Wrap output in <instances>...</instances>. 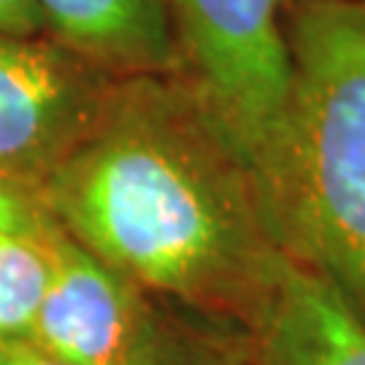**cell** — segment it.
Instances as JSON below:
<instances>
[{"mask_svg":"<svg viewBox=\"0 0 365 365\" xmlns=\"http://www.w3.org/2000/svg\"><path fill=\"white\" fill-rule=\"evenodd\" d=\"M33 197L135 289L244 322L284 255L257 179L176 76L119 78Z\"/></svg>","mask_w":365,"mask_h":365,"instance_id":"1","label":"cell"},{"mask_svg":"<svg viewBox=\"0 0 365 365\" xmlns=\"http://www.w3.org/2000/svg\"><path fill=\"white\" fill-rule=\"evenodd\" d=\"M276 225L365 319V0H289Z\"/></svg>","mask_w":365,"mask_h":365,"instance_id":"2","label":"cell"},{"mask_svg":"<svg viewBox=\"0 0 365 365\" xmlns=\"http://www.w3.org/2000/svg\"><path fill=\"white\" fill-rule=\"evenodd\" d=\"M168 6L176 78L252 170L276 225L289 95V0H168Z\"/></svg>","mask_w":365,"mask_h":365,"instance_id":"3","label":"cell"},{"mask_svg":"<svg viewBox=\"0 0 365 365\" xmlns=\"http://www.w3.org/2000/svg\"><path fill=\"white\" fill-rule=\"evenodd\" d=\"M117 81L49 36L0 33V182L36 195L92 130Z\"/></svg>","mask_w":365,"mask_h":365,"instance_id":"4","label":"cell"},{"mask_svg":"<svg viewBox=\"0 0 365 365\" xmlns=\"http://www.w3.org/2000/svg\"><path fill=\"white\" fill-rule=\"evenodd\" d=\"M43 241L49 279L27 344L68 365H128L146 309L138 289L49 214L43 220Z\"/></svg>","mask_w":365,"mask_h":365,"instance_id":"5","label":"cell"},{"mask_svg":"<svg viewBox=\"0 0 365 365\" xmlns=\"http://www.w3.org/2000/svg\"><path fill=\"white\" fill-rule=\"evenodd\" d=\"M257 365H365V319L327 279L276 260L247 317Z\"/></svg>","mask_w":365,"mask_h":365,"instance_id":"6","label":"cell"},{"mask_svg":"<svg viewBox=\"0 0 365 365\" xmlns=\"http://www.w3.org/2000/svg\"><path fill=\"white\" fill-rule=\"evenodd\" d=\"M49 38L117 78L176 76L168 0H38Z\"/></svg>","mask_w":365,"mask_h":365,"instance_id":"7","label":"cell"},{"mask_svg":"<svg viewBox=\"0 0 365 365\" xmlns=\"http://www.w3.org/2000/svg\"><path fill=\"white\" fill-rule=\"evenodd\" d=\"M43 209L25 220H0V344L30 341L49 279Z\"/></svg>","mask_w":365,"mask_h":365,"instance_id":"8","label":"cell"},{"mask_svg":"<svg viewBox=\"0 0 365 365\" xmlns=\"http://www.w3.org/2000/svg\"><path fill=\"white\" fill-rule=\"evenodd\" d=\"M128 365H244L227 349H220L200 336L168 325L155 312L144 309L135 330Z\"/></svg>","mask_w":365,"mask_h":365,"instance_id":"9","label":"cell"},{"mask_svg":"<svg viewBox=\"0 0 365 365\" xmlns=\"http://www.w3.org/2000/svg\"><path fill=\"white\" fill-rule=\"evenodd\" d=\"M0 33L19 38L49 36L38 0H0Z\"/></svg>","mask_w":365,"mask_h":365,"instance_id":"10","label":"cell"},{"mask_svg":"<svg viewBox=\"0 0 365 365\" xmlns=\"http://www.w3.org/2000/svg\"><path fill=\"white\" fill-rule=\"evenodd\" d=\"M0 365H68L54 360L49 354H43L27 341H11V344H0Z\"/></svg>","mask_w":365,"mask_h":365,"instance_id":"11","label":"cell"}]
</instances>
